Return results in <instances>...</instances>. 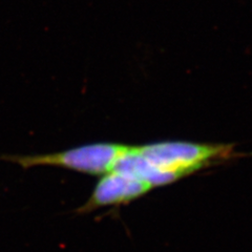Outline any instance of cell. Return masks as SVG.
Wrapping results in <instances>:
<instances>
[{
	"label": "cell",
	"mask_w": 252,
	"mask_h": 252,
	"mask_svg": "<svg viewBox=\"0 0 252 252\" xmlns=\"http://www.w3.org/2000/svg\"><path fill=\"white\" fill-rule=\"evenodd\" d=\"M152 186L137 178L112 170L101 177L90 199L76 211L89 214L98 208L127 203L147 192Z\"/></svg>",
	"instance_id": "3"
},
{
	"label": "cell",
	"mask_w": 252,
	"mask_h": 252,
	"mask_svg": "<svg viewBox=\"0 0 252 252\" xmlns=\"http://www.w3.org/2000/svg\"><path fill=\"white\" fill-rule=\"evenodd\" d=\"M129 146L115 143H92L63 152L42 155H5L0 159L19 165L23 169L38 166L59 167L92 176L112 171Z\"/></svg>",
	"instance_id": "1"
},
{
	"label": "cell",
	"mask_w": 252,
	"mask_h": 252,
	"mask_svg": "<svg viewBox=\"0 0 252 252\" xmlns=\"http://www.w3.org/2000/svg\"><path fill=\"white\" fill-rule=\"evenodd\" d=\"M140 154L156 167L165 170L179 171L184 175L200 168L220 153V147L200 145L182 142L157 143L138 147Z\"/></svg>",
	"instance_id": "2"
}]
</instances>
